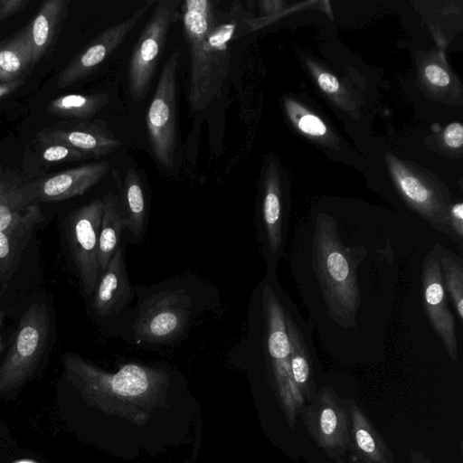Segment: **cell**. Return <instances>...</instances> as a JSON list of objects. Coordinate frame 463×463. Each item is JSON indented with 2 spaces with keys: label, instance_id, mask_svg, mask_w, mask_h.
<instances>
[{
  "label": "cell",
  "instance_id": "20",
  "mask_svg": "<svg viewBox=\"0 0 463 463\" xmlns=\"http://www.w3.org/2000/svg\"><path fill=\"white\" fill-rule=\"evenodd\" d=\"M35 65L27 26L0 42V82L25 80Z\"/></svg>",
  "mask_w": 463,
  "mask_h": 463
},
{
  "label": "cell",
  "instance_id": "37",
  "mask_svg": "<svg viewBox=\"0 0 463 463\" xmlns=\"http://www.w3.org/2000/svg\"><path fill=\"white\" fill-rule=\"evenodd\" d=\"M0 351H1V337H0Z\"/></svg>",
  "mask_w": 463,
  "mask_h": 463
},
{
  "label": "cell",
  "instance_id": "30",
  "mask_svg": "<svg viewBox=\"0 0 463 463\" xmlns=\"http://www.w3.org/2000/svg\"><path fill=\"white\" fill-rule=\"evenodd\" d=\"M446 144L453 148L460 147L463 144V127L460 123L455 122L446 128L444 132Z\"/></svg>",
  "mask_w": 463,
  "mask_h": 463
},
{
  "label": "cell",
  "instance_id": "24",
  "mask_svg": "<svg viewBox=\"0 0 463 463\" xmlns=\"http://www.w3.org/2000/svg\"><path fill=\"white\" fill-rule=\"evenodd\" d=\"M439 262L443 283L452 302L456 316L463 320V265L462 260L451 251L436 245L433 250Z\"/></svg>",
  "mask_w": 463,
  "mask_h": 463
},
{
  "label": "cell",
  "instance_id": "1",
  "mask_svg": "<svg viewBox=\"0 0 463 463\" xmlns=\"http://www.w3.org/2000/svg\"><path fill=\"white\" fill-rule=\"evenodd\" d=\"M183 32L190 57L188 103L194 113L206 109L220 95L228 75L231 43L239 36V7L222 13L217 2L182 3Z\"/></svg>",
  "mask_w": 463,
  "mask_h": 463
},
{
  "label": "cell",
  "instance_id": "26",
  "mask_svg": "<svg viewBox=\"0 0 463 463\" xmlns=\"http://www.w3.org/2000/svg\"><path fill=\"white\" fill-rule=\"evenodd\" d=\"M39 156L42 161L48 164L81 161L85 156L78 150L58 142H39Z\"/></svg>",
  "mask_w": 463,
  "mask_h": 463
},
{
  "label": "cell",
  "instance_id": "19",
  "mask_svg": "<svg viewBox=\"0 0 463 463\" xmlns=\"http://www.w3.org/2000/svg\"><path fill=\"white\" fill-rule=\"evenodd\" d=\"M43 219L38 204L28 207L8 227L0 230V278L6 277Z\"/></svg>",
  "mask_w": 463,
  "mask_h": 463
},
{
  "label": "cell",
  "instance_id": "17",
  "mask_svg": "<svg viewBox=\"0 0 463 463\" xmlns=\"http://www.w3.org/2000/svg\"><path fill=\"white\" fill-rule=\"evenodd\" d=\"M69 0H48L41 4L32 21L26 25L35 63L52 50L62 24L68 15Z\"/></svg>",
  "mask_w": 463,
  "mask_h": 463
},
{
  "label": "cell",
  "instance_id": "3",
  "mask_svg": "<svg viewBox=\"0 0 463 463\" xmlns=\"http://www.w3.org/2000/svg\"><path fill=\"white\" fill-rule=\"evenodd\" d=\"M314 264L328 309L342 326H353L360 304L356 269L332 221L317 224Z\"/></svg>",
  "mask_w": 463,
  "mask_h": 463
},
{
  "label": "cell",
  "instance_id": "31",
  "mask_svg": "<svg viewBox=\"0 0 463 463\" xmlns=\"http://www.w3.org/2000/svg\"><path fill=\"white\" fill-rule=\"evenodd\" d=\"M425 76L428 80L439 87L447 86L449 83V74L437 65H429L425 69Z\"/></svg>",
  "mask_w": 463,
  "mask_h": 463
},
{
  "label": "cell",
  "instance_id": "7",
  "mask_svg": "<svg viewBox=\"0 0 463 463\" xmlns=\"http://www.w3.org/2000/svg\"><path fill=\"white\" fill-rule=\"evenodd\" d=\"M179 0H158L130 55L128 90L134 101L145 99L151 86L170 29L177 18Z\"/></svg>",
  "mask_w": 463,
  "mask_h": 463
},
{
  "label": "cell",
  "instance_id": "33",
  "mask_svg": "<svg viewBox=\"0 0 463 463\" xmlns=\"http://www.w3.org/2000/svg\"><path fill=\"white\" fill-rule=\"evenodd\" d=\"M24 84V80L0 82V99L10 95Z\"/></svg>",
  "mask_w": 463,
  "mask_h": 463
},
{
  "label": "cell",
  "instance_id": "16",
  "mask_svg": "<svg viewBox=\"0 0 463 463\" xmlns=\"http://www.w3.org/2000/svg\"><path fill=\"white\" fill-rule=\"evenodd\" d=\"M350 418L349 449L360 463H392L393 453L354 399L344 400Z\"/></svg>",
  "mask_w": 463,
  "mask_h": 463
},
{
  "label": "cell",
  "instance_id": "15",
  "mask_svg": "<svg viewBox=\"0 0 463 463\" xmlns=\"http://www.w3.org/2000/svg\"><path fill=\"white\" fill-rule=\"evenodd\" d=\"M132 297L128 277L124 246L119 245L105 270L100 274L92 294V308L101 317L116 315Z\"/></svg>",
  "mask_w": 463,
  "mask_h": 463
},
{
  "label": "cell",
  "instance_id": "2",
  "mask_svg": "<svg viewBox=\"0 0 463 463\" xmlns=\"http://www.w3.org/2000/svg\"><path fill=\"white\" fill-rule=\"evenodd\" d=\"M61 362L68 380L90 405L137 425L146 421L169 386L167 373L158 368L128 364L108 373L71 353Z\"/></svg>",
  "mask_w": 463,
  "mask_h": 463
},
{
  "label": "cell",
  "instance_id": "35",
  "mask_svg": "<svg viewBox=\"0 0 463 463\" xmlns=\"http://www.w3.org/2000/svg\"><path fill=\"white\" fill-rule=\"evenodd\" d=\"M13 463H38V462L32 460V459L24 458V459L15 460Z\"/></svg>",
  "mask_w": 463,
  "mask_h": 463
},
{
  "label": "cell",
  "instance_id": "5",
  "mask_svg": "<svg viewBox=\"0 0 463 463\" xmlns=\"http://www.w3.org/2000/svg\"><path fill=\"white\" fill-rule=\"evenodd\" d=\"M180 52L166 60L146 113L147 138L158 164L174 167L178 143L177 103Z\"/></svg>",
  "mask_w": 463,
  "mask_h": 463
},
{
  "label": "cell",
  "instance_id": "6",
  "mask_svg": "<svg viewBox=\"0 0 463 463\" xmlns=\"http://www.w3.org/2000/svg\"><path fill=\"white\" fill-rule=\"evenodd\" d=\"M50 322L43 303H33L25 310L9 353L0 366V393L21 386L33 374L48 346Z\"/></svg>",
  "mask_w": 463,
  "mask_h": 463
},
{
  "label": "cell",
  "instance_id": "34",
  "mask_svg": "<svg viewBox=\"0 0 463 463\" xmlns=\"http://www.w3.org/2000/svg\"><path fill=\"white\" fill-rule=\"evenodd\" d=\"M411 463H433L423 452L411 449L409 450Z\"/></svg>",
  "mask_w": 463,
  "mask_h": 463
},
{
  "label": "cell",
  "instance_id": "21",
  "mask_svg": "<svg viewBox=\"0 0 463 463\" xmlns=\"http://www.w3.org/2000/svg\"><path fill=\"white\" fill-rule=\"evenodd\" d=\"M125 227L137 240L145 233L147 204L141 179L134 167H129L124 176L119 200Z\"/></svg>",
  "mask_w": 463,
  "mask_h": 463
},
{
  "label": "cell",
  "instance_id": "32",
  "mask_svg": "<svg viewBox=\"0 0 463 463\" xmlns=\"http://www.w3.org/2000/svg\"><path fill=\"white\" fill-rule=\"evenodd\" d=\"M318 84L320 88L327 93H334L339 88L337 79L334 75L326 72H323L318 76Z\"/></svg>",
  "mask_w": 463,
  "mask_h": 463
},
{
  "label": "cell",
  "instance_id": "29",
  "mask_svg": "<svg viewBox=\"0 0 463 463\" xmlns=\"http://www.w3.org/2000/svg\"><path fill=\"white\" fill-rule=\"evenodd\" d=\"M30 3V0H0V23L21 12Z\"/></svg>",
  "mask_w": 463,
  "mask_h": 463
},
{
  "label": "cell",
  "instance_id": "12",
  "mask_svg": "<svg viewBox=\"0 0 463 463\" xmlns=\"http://www.w3.org/2000/svg\"><path fill=\"white\" fill-rule=\"evenodd\" d=\"M109 168V162L99 161L25 181L21 188L23 205L27 208L41 202L67 200L80 195L106 176Z\"/></svg>",
  "mask_w": 463,
  "mask_h": 463
},
{
  "label": "cell",
  "instance_id": "36",
  "mask_svg": "<svg viewBox=\"0 0 463 463\" xmlns=\"http://www.w3.org/2000/svg\"><path fill=\"white\" fill-rule=\"evenodd\" d=\"M335 463H345L342 458H335Z\"/></svg>",
  "mask_w": 463,
  "mask_h": 463
},
{
  "label": "cell",
  "instance_id": "22",
  "mask_svg": "<svg viewBox=\"0 0 463 463\" xmlns=\"http://www.w3.org/2000/svg\"><path fill=\"white\" fill-rule=\"evenodd\" d=\"M125 228L119 199L114 193L109 192L103 197V213L99 233L98 260L100 274L120 245L121 233Z\"/></svg>",
  "mask_w": 463,
  "mask_h": 463
},
{
  "label": "cell",
  "instance_id": "13",
  "mask_svg": "<svg viewBox=\"0 0 463 463\" xmlns=\"http://www.w3.org/2000/svg\"><path fill=\"white\" fill-rule=\"evenodd\" d=\"M421 281L423 305L429 321L449 358L458 361L456 320L448 304L439 262L433 250L424 260Z\"/></svg>",
  "mask_w": 463,
  "mask_h": 463
},
{
  "label": "cell",
  "instance_id": "9",
  "mask_svg": "<svg viewBox=\"0 0 463 463\" xmlns=\"http://www.w3.org/2000/svg\"><path fill=\"white\" fill-rule=\"evenodd\" d=\"M102 213L103 199H95L66 219L70 251L87 296H92L100 276L98 248Z\"/></svg>",
  "mask_w": 463,
  "mask_h": 463
},
{
  "label": "cell",
  "instance_id": "27",
  "mask_svg": "<svg viewBox=\"0 0 463 463\" xmlns=\"http://www.w3.org/2000/svg\"><path fill=\"white\" fill-rule=\"evenodd\" d=\"M449 237L452 238L460 248L463 247V203H458L449 208L448 215Z\"/></svg>",
  "mask_w": 463,
  "mask_h": 463
},
{
  "label": "cell",
  "instance_id": "28",
  "mask_svg": "<svg viewBox=\"0 0 463 463\" xmlns=\"http://www.w3.org/2000/svg\"><path fill=\"white\" fill-rule=\"evenodd\" d=\"M298 128L304 133L312 136H322L326 131L321 119L314 115L303 116L298 121Z\"/></svg>",
  "mask_w": 463,
  "mask_h": 463
},
{
  "label": "cell",
  "instance_id": "18",
  "mask_svg": "<svg viewBox=\"0 0 463 463\" xmlns=\"http://www.w3.org/2000/svg\"><path fill=\"white\" fill-rule=\"evenodd\" d=\"M285 324L289 341L293 381L306 403L316 394L311 351L297 316L285 304Z\"/></svg>",
  "mask_w": 463,
  "mask_h": 463
},
{
  "label": "cell",
  "instance_id": "23",
  "mask_svg": "<svg viewBox=\"0 0 463 463\" xmlns=\"http://www.w3.org/2000/svg\"><path fill=\"white\" fill-rule=\"evenodd\" d=\"M109 101L107 92L92 94L70 93L51 100L46 111L69 120H88L99 112Z\"/></svg>",
  "mask_w": 463,
  "mask_h": 463
},
{
  "label": "cell",
  "instance_id": "25",
  "mask_svg": "<svg viewBox=\"0 0 463 463\" xmlns=\"http://www.w3.org/2000/svg\"><path fill=\"white\" fill-rule=\"evenodd\" d=\"M24 182L0 165V230L12 224L28 208L22 203Z\"/></svg>",
  "mask_w": 463,
  "mask_h": 463
},
{
  "label": "cell",
  "instance_id": "14",
  "mask_svg": "<svg viewBox=\"0 0 463 463\" xmlns=\"http://www.w3.org/2000/svg\"><path fill=\"white\" fill-rule=\"evenodd\" d=\"M35 141L58 142L80 151L86 159L99 158L120 146L103 120H68L40 130Z\"/></svg>",
  "mask_w": 463,
  "mask_h": 463
},
{
  "label": "cell",
  "instance_id": "10",
  "mask_svg": "<svg viewBox=\"0 0 463 463\" xmlns=\"http://www.w3.org/2000/svg\"><path fill=\"white\" fill-rule=\"evenodd\" d=\"M191 299L183 289L161 292L139 307L134 331L147 343H165L179 336L187 326Z\"/></svg>",
  "mask_w": 463,
  "mask_h": 463
},
{
  "label": "cell",
  "instance_id": "11",
  "mask_svg": "<svg viewBox=\"0 0 463 463\" xmlns=\"http://www.w3.org/2000/svg\"><path fill=\"white\" fill-rule=\"evenodd\" d=\"M156 2L148 0L128 18L105 28L61 70L58 88H66L91 75L121 45L130 31Z\"/></svg>",
  "mask_w": 463,
  "mask_h": 463
},
{
  "label": "cell",
  "instance_id": "8",
  "mask_svg": "<svg viewBox=\"0 0 463 463\" xmlns=\"http://www.w3.org/2000/svg\"><path fill=\"white\" fill-rule=\"evenodd\" d=\"M316 444L331 458H342L349 449L350 418L343 399L335 390L322 387L300 412Z\"/></svg>",
  "mask_w": 463,
  "mask_h": 463
},
{
  "label": "cell",
  "instance_id": "4",
  "mask_svg": "<svg viewBox=\"0 0 463 463\" xmlns=\"http://www.w3.org/2000/svg\"><path fill=\"white\" fill-rule=\"evenodd\" d=\"M262 296L268 373L287 423L294 429L306 402L292 378L285 304L269 284L265 285Z\"/></svg>",
  "mask_w": 463,
  "mask_h": 463
}]
</instances>
